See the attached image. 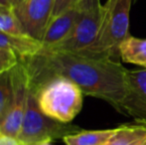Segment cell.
Returning <instances> with one entry per match:
<instances>
[{"mask_svg": "<svg viewBox=\"0 0 146 145\" xmlns=\"http://www.w3.org/2000/svg\"><path fill=\"white\" fill-rule=\"evenodd\" d=\"M102 19V5L80 11V16L71 35L56 47L49 49L71 53L83 52L96 42L100 29Z\"/></svg>", "mask_w": 146, "mask_h": 145, "instance_id": "6", "label": "cell"}, {"mask_svg": "<svg viewBox=\"0 0 146 145\" xmlns=\"http://www.w3.org/2000/svg\"><path fill=\"white\" fill-rule=\"evenodd\" d=\"M18 61H19V58L15 53L0 49V73L11 70L17 64Z\"/></svg>", "mask_w": 146, "mask_h": 145, "instance_id": "16", "label": "cell"}, {"mask_svg": "<svg viewBox=\"0 0 146 145\" xmlns=\"http://www.w3.org/2000/svg\"><path fill=\"white\" fill-rule=\"evenodd\" d=\"M100 6H102L100 0H79L77 9L83 11V10L92 9V8L100 7Z\"/></svg>", "mask_w": 146, "mask_h": 145, "instance_id": "18", "label": "cell"}, {"mask_svg": "<svg viewBox=\"0 0 146 145\" xmlns=\"http://www.w3.org/2000/svg\"><path fill=\"white\" fill-rule=\"evenodd\" d=\"M117 128L104 130H81L63 138L66 145H106Z\"/></svg>", "mask_w": 146, "mask_h": 145, "instance_id": "12", "label": "cell"}, {"mask_svg": "<svg viewBox=\"0 0 146 145\" xmlns=\"http://www.w3.org/2000/svg\"><path fill=\"white\" fill-rule=\"evenodd\" d=\"M0 6H6V7H11L8 0H0ZM12 8V7H11Z\"/></svg>", "mask_w": 146, "mask_h": 145, "instance_id": "21", "label": "cell"}, {"mask_svg": "<svg viewBox=\"0 0 146 145\" xmlns=\"http://www.w3.org/2000/svg\"><path fill=\"white\" fill-rule=\"evenodd\" d=\"M34 91L41 110L63 123H70L83 107V91L65 77H53Z\"/></svg>", "mask_w": 146, "mask_h": 145, "instance_id": "3", "label": "cell"}, {"mask_svg": "<svg viewBox=\"0 0 146 145\" xmlns=\"http://www.w3.org/2000/svg\"><path fill=\"white\" fill-rule=\"evenodd\" d=\"M11 70L0 73V125L9 111L13 97V81Z\"/></svg>", "mask_w": 146, "mask_h": 145, "instance_id": "14", "label": "cell"}, {"mask_svg": "<svg viewBox=\"0 0 146 145\" xmlns=\"http://www.w3.org/2000/svg\"><path fill=\"white\" fill-rule=\"evenodd\" d=\"M80 16V10L73 8L51 20L42 42V48H54L71 35Z\"/></svg>", "mask_w": 146, "mask_h": 145, "instance_id": "9", "label": "cell"}, {"mask_svg": "<svg viewBox=\"0 0 146 145\" xmlns=\"http://www.w3.org/2000/svg\"><path fill=\"white\" fill-rule=\"evenodd\" d=\"M29 145H52V144H51V141H43V142H39V143L29 144Z\"/></svg>", "mask_w": 146, "mask_h": 145, "instance_id": "22", "label": "cell"}, {"mask_svg": "<svg viewBox=\"0 0 146 145\" xmlns=\"http://www.w3.org/2000/svg\"><path fill=\"white\" fill-rule=\"evenodd\" d=\"M55 0H23L13 8L26 36L42 42L52 18Z\"/></svg>", "mask_w": 146, "mask_h": 145, "instance_id": "7", "label": "cell"}, {"mask_svg": "<svg viewBox=\"0 0 146 145\" xmlns=\"http://www.w3.org/2000/svg\"><path fill=\"white\" fill-rule=\"evenodd\" d=\"M132 0H108L102 5V19L96 42L81 53L92 58L121 63L120 46L129 36V12Z\"/></svg>", "mask_w": 146, "mask_h": 145, "instance_id": "2", "label": "cell"}, {"mask_svg": "<svg viewBox=\"0 0 146 145\" xmlns=\"http://www.w3.org/2000/svg\"><path fill=\"white\" fill-rule=\"evenodd\" d=\"M81 128L71 123H63L49 117L39 107L35 91L29 89L25 114L17 138L25 144H35L64 138L81 131Z\"/></svg>", "mask_w": 146, "mask_h": 145, "instance_id": "4", "label": "cell"}, {"mask_svg": "<svg viewBox=\"0 0 146 145\" xmlns=\"http://www.w3.org/2000/svg\"><path fill=\"white\" fill-rule=\"evenodd\" d=\"M0 145H29L20 141L18 138L0 133Z\"/></svg>", "mask_w": 146, "mask_h": 145, "instance_id": "19", "label": "cell"}, {"mask_svg": "<svg viewBox=\"0 0 146 145\" xmlns=\"http://www.w3.org/2000/svg\"><path fill=\"white\" fill-rule=\"evenodd\" d=\"M0 49L11 51L19 59H25L37 54L42 49V44L30 37L14 36L0 31Z\"/></svg>", "mask_w": 146, "mask_h": 145, "instance_id": "10", "label": "cell"}, {"mask_svg": "<svg viewBox=\"0 0 146 145\" xmlns=\"http://www.w3.org/2000/svg\"><path fill=\"white\" fill-rule=\"evenodd\" d=\"M0 31L14 36H26L13 8L0 6Z\"/></svg>", "mask_w": 146, "mask_h": 145, "instance_id": "15", "label": "cell"}, {"mask_svg": "<svg viewBox=\"0 0 146 145\" xmlns=\"http://www.w3.org/2000/svg\"><path fill=\"white\" fill-rule=\"evenodd\" d=\"M146 123L136 122L135 124H124L117 127L106 145H145Z\"/></svg>", "mask_w": 146, "mask_h": 145, "instance_id": "11", "label": "cell"}, {"mask_svg": "<svg viewBox=\"0 0 146 145\" xmlns=\"http://www.w3.org/2000/svg\"><path fill=\"white\" fill-rule=\"evenodd\" d=\"M120 58L124 63L146 69V39L129 36L120 46Z\"/></svg>", "mask_w": 146, "mask_h": 145, "instance_id": "13", "label": "cell"}, {"mask_svg": "<svg viewBox=\"0 0 146 145\" xmlns=\"http://www.w3.org/2000/svg\"><path fill=\"white\" fill-rule=\"evenodd\" d=\"M126 77L130 95L128 116L146 123V69L127 71Z\"/></svg>", "mask_w": 146, "mask_h": 145, "instance_id": "8", "label": "cell"}, {"mask_svg": "<svg viewBox=\"0 0 146 145\" xmlns=\"http://www.w3.org/2000/svg\"><path fill=\"white\" fill-rule=\"evenodd\" d=\"M9 1V3H10V5H11V7L12 8H14L15 6H17L18 4H20L21 3L23 0H8Z\"/></svg>", "mask_w": 146, "mask_h": 145, "instance_id": "20", "label": "cell"}, {"mask_svg": "<svg viewBox=\"0 0 146 145\" xmlns=\"http://www.w3.org/2000/svg\"><path fill=\"white\" fill-rule=\"evenodd\" d=\"M11 71L13 97L9 111L0 125V133L17 138L25 114L28 91L30 89V79L27 69L20 59Z\"/></svg>", "mask_w": 146, "mask_h": 145, "instance_id": "5", "label": "cell"}, {"mask_svg": "<svg viewBox=\"0 0 146 145\" xmlns=\"http://www.w3.org/2000/svg\"><path fill=\"white\" fill-rule=\"evenodd\" d=\"M20 60L27 69L30 87L34 91L49 79L62 77L76 83L84 95L104 99L120 113L128 115V70L121 63L45 48Z\"/></svg>", "mask_w": 146, "mask_h": 145, "instance_id": "1", "label": "cell"}, {"mask_svg": "<svg viewBox=\"0 0 146 145\" xmlns=\"http://www.w3.org/2000/svg\"><path fill=\"white\" fill-rule=\"evenodd\" d=\"M145 145H146V144H145Z\"/></svg>", "mask_w": 146, "mask_h": 145, "instance_id": "23", "label": "cell"}, {"mask_svg": "<svg viewBox=\"0 0 146 145\" xmlns=\"http://www.w3.org/2000/svg\"><path fill=\"white\" fill-rule=\"evenodd\" d=\"M78 3H79V0H55L51 20L58 17L61 14L65 13L68 10L77 8Z\"/></svg>", "mask_w": 146, "mask_h": 145, "instance_id": "17", "label": "cell"}]
</instances>
